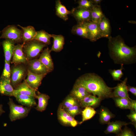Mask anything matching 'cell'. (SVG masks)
I'll use <instances>...</instances> for the list:
<instances>
[{"mask_svg": "<svg viewBox=\"0 0 136 136\" xmlns=\"http://www.w3.org/2000/svg\"><path fill=\"white\" fill-rule=\"evenodd\" d=\"M116 136H135L131 129L126 127Z\"/></svg>", "mask_w": 136, "mask_h": 136, "instance_id": "obj_38", "label": "cell"}, {"mask_svg": "<svg viewBox=\"0 0 136 136\" xmlns=\"http://www.w3.org/2000/svg\"><path fill=\"white\" fill-rule=\"evenodd\" d=\"M15 43L9 39L3 41L2 44L4 51L5 61L10 63L15 47Z\"/></svg>", "mask_w": 136, "mask_h": 136, "instance_id": "obj_17", "label": "cell"}, {"mask_svg": "<svg viewBox=\"0 0 136 136\" xmlns=\"http://www.w3.org/2000/svg\"><path fill=\"white\" fill-rule=\"evenodd\" d=\"M3 105L2 104H0V117L3 113L5 112L3 109Z\"/></svg>", "mask_w": 136, "mask_h": 136, "instance_id": "obj_43", "label": "cell"}, {"mask_svg": "<svg viewBox=\"0 0 136 136\" xmlns=\"http://www.w3.org/2000/svg\"><path fill=\"white\" fill-rule=\"evenodd\" d=\"M75 83L83 86L91 94L103 100L113 97L114 87L108 86L102 78L94 73H87L82 75Z\"/></svg>", "mask_w": 136, "mask_h": 136, "instance_id": "obj_2", "label": "cell"}, {"mask_svg": "<svg viewBox=\"0 0 136 136\" xmlns=\"http://www.w3.org/2000/svg\"><path fill=\"white\" fill-rule=\"evenodd\" d=\"M124 68L123 65H121L120 68L117 70H109V72L112 76L114 80L115 81H120V79L123 75L122 72Z\"/></svg>", "mask_w": 136, "mask_h": 136, "instance_id": "obj_34", "label": "cell"}, {"mask_svg": "<svg viewBox=\"0 0 136 136\" xmlns=\"http://www.w3.org/2000/svg\"><path fill=\"white\" fill-rule=\"evenodd\" d=\"M130 110L136 111V100L131 98L129 99Z\"/></svg>", "mask_w": 136, "mask_h": 136, "instance_id": "obj_40", "label": "cell"}, {"mask_svg": "<svg viewBox=\"0 0 136 136\" xmlns=\"http://www.w3.org/2000/svg\"><path fill=\"white\" fill-rule=\"evenodd\" d=\"M26 65L27 70L35 74L46 75L50 72L46 67L39 59L35 58L28 60Z\"/></svg>", "mask_w": 136, "mask_h": 136, "instance_id": "obj_7", "label": "cell"}, {"mask_svg": "<svg viewBox=\"0 0 136 136\" xmlns=\"http://www.w3.org/2000/svg\"><path fill=\"white\" fill-rule=\"evenodd\" d=\"M97 113L94 109L92 107H87L85 108L82 111V120L79 123L80 124L83 122L92 118Z\"/></svg>", "mask_w": 136, "mask_h": 136, "instance_id": "obj_31", "label": "cell"}, {"mask_svg": "<svg viewBox=\"0 0 136 136\" xmlns=\"http://www.w3.org/2000/svg\"><path fill=\"white\" fill-rule=\"evenodd\" d=\"M90 94L83 86L75 83L69 94L80 102L86 96Z\"/></svg>", "mask_w": 136, "mask_h": 136, "instance_id": "obj_19", "label": "cell"}, {"mask_svg": "<svg viewBox=\"0 0 136 136\" xmlns=\"http://www.w3.org/2000/svg\"><path fill=\"white\" fill-rule=\"evenodd\" d=\"M114 99L116 106L123 109H129L130 110L129 99L126 98L119 97H113Z\"/></svg>", "mask_w": 136, "mask_h": 136, "instance_id": "obj_33", "label": "cell"}, {"mask_svg": "<svg viewBox=\"0 0 136 136\" xmlns=\"http://www.w3.org/2000/svg\"><path fill=\"white\" fill-rule=\"evenodd\" d=\"M78 3L79 6L77 7L90 10L96 6L93 4L91 0H80L78 1Z\"/></svg>", "mask_w": 136, "mask_h": 136, "instance_id": "obj_35", "label": "cell"}, {"mask_svg": "<svg viewBox=\"0 0 136 136\" xmlns=\"http://www.w3.org/2000/svg\"><path fill=\"white\" fill-rule=\"evenodd\" d=\"M127 78L126 77L121 83H118L117 86L114 87L113 92V97L130 98L127 89Z\"/></svg>", "mask_w": 136, "mask_h": 136, "instance_id": "obj_13", "label": "cell"}, {"mask_svg": "<svg viewBox=\"0 0 136 136\" xmlns=\"http://www.w3.org/2000/svg\"><path fill=\"white\" fill-rule=\"evenodd\" d=\"M108 47L111 58L115 63L123 65L131 64L136 60V46L132 47L125 44L120 35L108 38Z\"/></svg>", "mask_w": 136, "mask_h": 136, "instance_id": "obj_1", "label": "cell"}, {"mask_svg": "<svg viewBox=\"0 0 136 136\" xmlns=\"http://www.w3.org/2000/svg\"><path fill=\"white\" fill-rule=\"evenodd\" d=\"M127 89L128 91L130 92L136 96V87L131 86L129 85L127 86Z\"/></svg>", "mask_w": 136, "mask_h": 136, "instance_id": "obj_41", "label": "cell"}, {"mask_svg": "<svg viewBox=\"0 0 136 136\" xmlns=\"http://www.w3.org/2000/svg\"><path fill=\"white\" fill-rule=\"evenodd\" d=\"M27 78L25 80V82L29 86L37 91L42 80L46 75L35 74L27 70Z\"/></svg>", "mask_w": 136, "mask_h": 136, "instance_id": "obj_11", "label": "cell"}, {"mask_svg": "<svg viewBox=\"0 0 136 136\" xmlns=\"http://www.w3.org/2000/svg\"><path fill=\"white\" fill-rule=\"evenodd\" d=\"M55 4L56 15L64 20H67L68 19V15L71 13V11L68 10L60 0L56 1Z\"/></svg>", "mask_w": 136, "mask_h": 136, "instance_id": "obj_26", "label": "cell"}, {"mask_svg": "<svg viewBox=\"0 0 136 136\" xmlns=\"http://www.w3.org/2000/svg\"><path fill=\"white\" fill-rule=\"evenodd\" d=\"M10 63L5 61L4 67L1 77L10 80L11 69Z\"/></svg>", "mask_w": 136, "mask_h": 136, "instance_id": "obj_37", "label": "cell"}, {"mask_svg": "<svg viewBox=\"0 0 136 136\" xmlns=\"http://www.w3.org/2000/svg\"><path fill=\"white\" fill-rule=\"evenodd\" d=\"M8 104L10 110L9 117L12 121L26 117L28 116L31 108L30 107H24L21 105H18L10 98H9Z\"/></svg>", "mask_w": 136, "mask_h": 136, "instance_id": "obj_4", "label": "cell"}, {"mask_svg": "<svg viewBox=\"0 0 136 136\" xmlns=\"http://www.w3.org/2000/svg\"><path fill=\"white\" fill-rule=\"evenodd\" d=\"M99 121L102 124H108L111 119L114 118L115 115L107 108L101 106L99 113Z\"/></svg>", "mask_w": 136, "mask_h": 136, "instance_id": "obj_27", "label": "cell"}, {"mask_svg": "<svg viewBox=\"0 0 136 136\" xmlns=\"http://www.w3.org/2000/svg\"><path fill=\"white\" fill-rule=\"evenodd\" d=\"M88 30L89 40L91 42H95L103 38L98 24L92 21L84 22Z\"/></svg>", "mask_w": 136, "mask_h": 136, "instance_id": "obj_12", "label": "cell"}, {"mask_svg": "<svg viewBox=\"0 0 136 136\" xmlns=\"http://www.w3.org/2000/svg\"><path fill=\"white\" fill-rule=\"evenodd\" d=\"M57 115L59 121L64 126L75 127L79 123L74 118L67 113L60 105L58 109Z\"/></svg>", "mask_w": 136, "mask_h": 136, "instance_id": "obj_8", "label": "cell"}, {"mask_svg": "<svg viewBox=\"0 0 136 136\" xmlns=\"http://www.w3.org/2000/svg\"><path fill=\"white\" fill-rule=\"evenodd\" d=\"M22 31L14 25H9L2 31L0 38L11 40L15 43L22 41Z\"/></svg>", "mask_w": 136, "mask_h": 136, "instance_id": "obj_6", "label": "cell"}, {"mask_svg": "<svg viewBox=\"0 0 136 136\" xmlns=\"http://www.w3.org/2000/svg\"><path fill=\"white\" fill-rule=\"evenodd\" d=\"M80 105H75L72 107L64 109L70 115L74 117L77 115L81 113L82 110Z\"/></svg>", "mask_w": 136, "mask_h": 136, "instance_id": "obj_36", "label": "cell"}, {"mask_svg": "<svg viewBox=\"0 0 136 136\" xmlns=\"http://www.w3.org/2000/svg\"><path fill=\"white\" fill-rule=\"evenodd\" d=\"M0 94L2 95L14 96V89L10 80L0 77Z\"/></svg>", "mask_w": 136, "mask_h": 136, "instance_id": "obj_15", "label": "cell"}, {"mask_svg": "<svg viewBox=\"0 0 136 136\" xmlns=\"http://www.w3.org/2000/svg\"><path fill=\"white\" fill-rule=\"evenodd\" d=\"M77 105L80 106L79 102L70 94L66 97L62 102L60 104L64 109L69 108Z\"/></svg>", "mask_w": 136, "mask_h": 136, "instance_id": "obj_32", "label": "cell"}, {"mask_svg": "<svg viewBox=\"0 0 136 136\" xmlns=\"http://www.w3.org/2000/svg\"><path fill=\"white\" fill-rule=\"evenodd\" d=\"M102 1L101 0H92L91 1L93 4L95 6H100V5Z\"/></svg>", "mask_w": 136, "mask_h": 136, "instance_id": "obj_42", "label": "cell"}, {"mask_svg": "<svg viewBox=\"0 0 136 136\" xmlns=\"http://www.w3.org/2000/svg\"><path fill=\"white\" fill-rule=\"evenodd\" d=\"M130 124H132L131 122L127 123L120 121L110 122L108 124L104 132L106 134L113 133L117 134L122 130V128L123 126Z\"/></svg>", "mask_w": 136, "mask_h": 136, "instance_id": "obj_20", "label": "cell"}, {"mask_svg": "<svg viewBox=\"0 0 136 136\" xmlns=\"http://www.w3.org/2000/svg\"><path fill=\"white\" fill-rule=\"evenodd\" d=\"M14 97L19 103L27 107L31 108L37 105L34 97L19 94H15Z\"/></svg>", "mask_w": 136, "mask_h": 136, "instance_id": "obj_21", "label": "cell"}, {"mask_svg": "<svg viewBox=\"0 0 136 136\" xmlns=\"http://www.w3.org/2000/svg\"><path fill=\"white\" fill-rule=\"evenodd\" d=\"M28 61L23 52L22 44H18L15 45L12 61H11V63L14 65L20 64L26 65Z\"/></svg>", "mask_w": 136, "mask_h": 136, "instance_id": "obj_9", "label": "cell"}, {"mask_svg": "<svg viewBox=\"0 0 136 136\" xmlns=\"http://www.w3.org/2000/svg\"><path fill=\"white\" fill-rule=\"evenodd\" d=\"M91 21L98 24L105 16L100 6H96L91 10Z\"/></svg>", "mask_w": 136, "mask_h": 136, "instance_id": "obj_29", "label": "cell"}, {"mask_svg": "<svg viewBox=\"0 0 136 136\" xmlns=\"http://www.w3.org/2000/svg\"></svg>", "mask_w": 136, "mask_h": 136, "instance_id": "obj_44", "label": "cell"}, {"mask_svg": "<svg viewBox=\"0 0 136 136\" xmlns=\"http://www.w3.org/2000/svg\"><path fill=\"white\" fill-rule=\"evenodd\" d=\"M23 50L28 60L35 59L40 55L45 44L35 40L23 43Z\"/></svg>", "mask_w": 136, "mask_h": 136, "instance_id": "obj_3", "label": "cell"}, {"mask_svg": "<svg viewBox=\"0 0 136 136\" xmlns=\"http://www.w3.org/2000/svg\"><path fill=\"white\" fill-rule=\"evenodd\" d=\"M37 91L29 86L25 80L14 89V94H19L32 96L35 98H36L37 96Z\"/></svg>", "mask_w": 136, "mask_h": 136, "instance_id": "obj_14", "label": "cell"}, {"mask_svg": "<svg viewBox=\"0 0 136 136\" xmlns=\"http://www.w3.org/2000/svg\"><path fill=\"white\" fill-rule=\"evenodd\" d=\"M51 51L48 47L45 49L40 55L39 60L46 67L49 72H52L54 69V65L52 58Z\"/></svg>", "mask_w": 136, "mask_h": 136, "instance_id": "obj_18", "label": "cell"}, {"mask_svg": "<svg viewBox=\"0 0 136 136\" xmlns=\"http://www.w3.org/2000/svg\"><path fill=\"white\" fill-rule=\"evenodd\" d=\"M103 38H108L111 36V28L109 20L105 16L98 24Z\"/></svg>", "mask_w": 136, "mask_h": 136, "instance_id": "obj_22", "label": "cell"}, {"mask_svg": "<svg viewBox=\"0 0 136 136\" xmlns=\"http://www.w3.org/2000/svg\"><path fill=\"white\" fill-rule=\"evenodd\" d=\"M36 98L38 100V104L35 109L40 112L44 111L47 106L49 96L46 94L38 92Z\"/></svg>", "mask_w": 136, "mask_h": 136, "instance_id": "obj_28", "label": "cell"}, {"mask_svg": "<svg viewBox=\"0 0 136 136\" xmlns=\"http://www.w3.org/2000/svg\"><path fill=\"white\" fill-rule=\"evenodd\" d=\"M51 35L44 30H42L36 32V34L33 38L35 40L42 42L46 45L51 43Z\"/></svg>", "mask_w": 136, "mask_h": 136, "instance_id": "obj_30", "label": "cell"}, {"mask_svg": "<svg viewBox=\"0 0 136 136\" xmlns=\"http://www.w3.org/2000/svg\"><path fill=\"white\" fill-rule=\"evenodd\" d=\"M11 69V82L15 89L27 75V69L26 65L23 64L14 65Z\"/></svg>", "mask_w": 136, "mask_h": 136, "instance_id": "obj_5", "label": "cell"}, {"mask_svg": "<svg viewBox=\"0 0 136 136\" xmlns=\"http://www.w3.org/2000/svg\"><path fill=\"white\" fill-rule=\"evenodd\" d=\"M102 100L101 99L90 94L81 100L80 104L81 107L82 108L90 107L94 108L98 107Z\"/></svg>", "mask_w": 136, "mask_h": 136, "instance_id": "obj_16", "label": "cell"}, {"mask_svg": "<svg viewBox=\"0 0 136 136\" xmlns=\"http://www.w3.org/2000/svg\"><path fill=\"white\" fill-rule=\"evenodd\" d=\"M51 36V37L53 39V42L52 46L50 49L51 52H60L63 47L64 44V37L61 35L52 34Z\"/></svg>", "mask_w": 136, "mask_h": 136, "instance_id": "obj_24", "label": "cell"}, {"mask_svg": "<svg viewBox=\"0 0 136 136\" xmlns=\"http://www.w3.org/2000/svg\"><path fill=\"white\" fill-rule=\"evenodd\" d=\"M71 13L78 23L91 21V10L77 7L73 9Z\"/></svg>", "mask_w": 136, "mask_h": 136, "instance_id": "obj_10", "label": "cell"}, {"mask_svg": "<svg viewBox=\"0 0 136 136\" xmlns=\"http://www.w3.org/2000/svg\"><path fill=\"white\" fill-rule=\"evenodd\" d=\"M18 26L22 29V41L23 43L33 40L37 32L34 27L31 26L23 27L19 25Z\"/></svg>", "mask_w": 136, "mask_h": 136, "instance_id": "obj_23", "label": "cell"}, {"mask_svg": "<svg viewBox=\"0 0 136 136\" xmlns=\"http://www.w3.org/2000/svg\"><path fill=\"white\" fill-rule=\"evenodd\" d=\"M72 31L82 38L89 39V35L88 30L84 22L78 23L73 28Z\"/></svg>", "mask_w": 136, "mask_h": 136, "instance_id": "obj_25", "label": "cell"}, {"mask_svg": "<svg viewBox=\"0 0 136 136\" xmlns=\"http://www.w3.org/2000/svg\"><path fill=\"white\" fill-rule=\"evenodd\" d=\"M130 110V113L127 115V117L131 121L132 124L136 127V111L132 110Z\"/></svg>", "mask_w": 136, "mask_h": 136, "instance_id": "obj_39", "label": "cell"}]
</instances>
